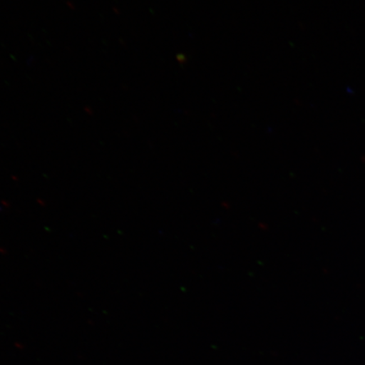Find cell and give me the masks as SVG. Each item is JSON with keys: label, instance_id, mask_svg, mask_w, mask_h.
Masks as SVG:
<instances>
[]
</instances>
